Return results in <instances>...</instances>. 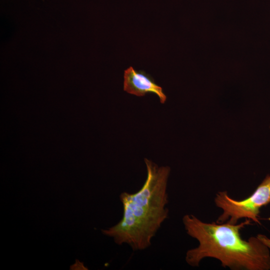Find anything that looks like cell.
<instances>
[{"instance_id": "4", "label": "cell", "mask_w": 270, "mask_h": 270, "mask_svg": "<svg viewBox=\"0 0 270 270\" xmlns=\"http://www.w3.org/2000/svg\"><path fill=\"white\" fill-rule=\"evenodd\" d=\"M124 90L127 92L138 96H144L148 93H154L164 104L166 96L161 86L158 85L154 80L144 71H136L130 66L124 72Z\"/></svg>"}, {"instance_id": "2", "label": "cell", "mask_w": 270, "mask_h": 270, "mask_svg": "<svg viewBox=\"0 0 270 270\" xmlns=\"http://www.w3.org/2000/svg\"><path fill=\"white\" fill-rule=\"evenodd\" d=\"M147 176L142 187L134 193L122 192V219L115 225L102 230L118 245L128 244L134 251L148 248L168 216L167 191L170 168L144 160Z\"/></svg>"}, {"instance_id": "3", "label": "cell", "mask_w": 270, "mask_h": 270, "mask_svg": "<svg viewBox=\"0 0 270 270\" xmlns=\"http://www.w3.org/2000/svg\"><path fill=\"white\" fill-rule=\"evenodd\" d=\"M214 202L222 210L217 223L226 222L236 224L239 220L244 218L260 224V210L270 204V175L266 176L254 192L245 199L234 200L227 192L222 191L216 194Z\"/></svg>"}, {"instance_id": "1", "label": "cell", "mask_w": 270, "mask_h": 270, "mask_svg": "<svg viewBox=\"0 0 270 270\" xmlns=\"http://www.w3.org/2000/svg\"><path fill=\"white\" fill-rule=\"evenodd\" d=\"M182 222L187 234L198 242L188 250L186 262L198 266L206 258L218 260L222 266L231 270H270V240L264 236L242 238L240 230L250 224L248 219L239 224L202 221L192 214H186Z\"/></svg>"}]
</instances>
